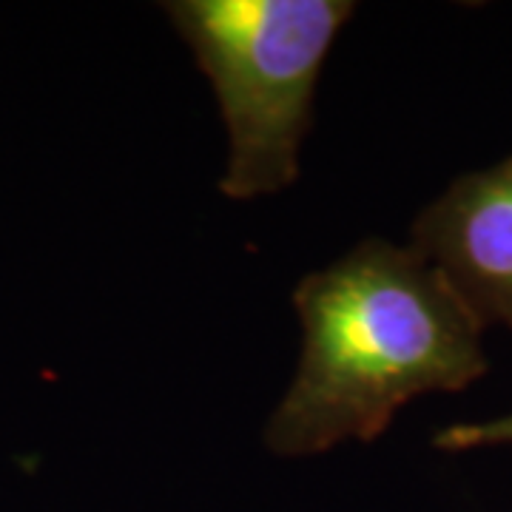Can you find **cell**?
Masks as SVG:
<instances>
[{
  "label": "cell",
  "instance_id": "7a4b0ae2",
  "mask_svg": "<svg viewBox=\"0 0 512 512\" xmlns=\"http://www.w3.org/2000/svg\"><path fill=\"white\" fill-rule=\"evenodd\" d=\"M208 74L228 128V200L276 194L299 177L313 94L350 0H174L163 6Z\"/></svg>",
  "mask_w": 512,
  "mask_h": 512
},
{
  "label": "cell",
  "instance_id": "277c9868",
  "mask_svg": "<svg viewBox=\"0 0 512 512\" xmlns=\"http://www.w3.org/2000/svg\"><path fill=\"white\" fill-rule=\"evenodd\" d=\"M495 444H512V416L493 421H470V424H453L436 436L439 450H476V447H495Z\"/></svg>",
  "mask_w": 512,
  "mask_h": 512
},
{
  "label": "cell",
  "instance_id": "3957f363",
  "mask_svg": "<svg viewBox=\"0 0 512 512\" xmlns=\"http://www.w3.org/2000/svg\"><path fill=\"white\" fill-rule=\"evenodd\" d=\"M413 248L450 279L476 316L512 328V157L464 174L413 225Z\"/></svg>",
  "mask_w": 512,
  "mask_h": 512
},
{
  "label": "cell",
  "instance_id": "6da1fadb",
  "mask_svg": "<svg viewBox=\"0 0 512 512\" xmlns=\"http://www.w3.org/2000/svg\"><path fill=\"white\" fill-rule=\"evenodd\" d=\"M302 359L265 430L276 456H316L382 436L421 393L484 376V322L410 245L365 239L293 291Z\"/></svg>",
  "mask_w": 512,
  "mask_h": 512
}]
</instances>
